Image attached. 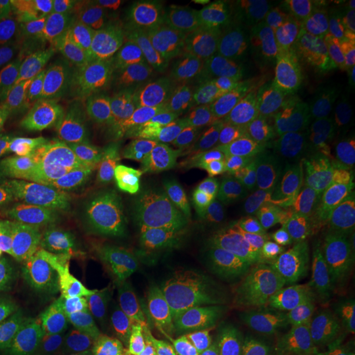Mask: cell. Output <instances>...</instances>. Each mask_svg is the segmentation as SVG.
I'll return each mask as SVG.
<instances>
[{
  "mask_svg": "<svg viewBox=\"0 0 355 355\" xmlns=\"http://www.w3.org/2000/svg\"><path fill=\"white\" fill-rule=\"evenodd\" d=\"M111 103V96L102 91L96 96L80 98L55 110L41 129L36 155L29 170L62 158L87 140L89 132Z\"/></svg>",
  "mask_w": 355,
  "mask_h": 355,
  "instance_id": "14",
  "label": "cell"
},
{
  "mask_svg": "<svg viewBox=\"0 0 355 355\" xmlns=\"http://www.w3.org/2000/svg\"><path fill=\"white\" fill-rule=\"evenodd\" d=\"M333 223L328 211L312 215H275L253 241L225 257L217 258L218 267L229 279H239L249 272L257 259L300 241L305 234L320 225Z\"/></svg>",
  "mask_w": 355,
  "mask_h": 355,
  "instance_id": "17",
  "label": "cell"
},
{
  "mask_svg": "<svg viewBox=\"0 0 355 355\" xmlns=\"http://www.w3.org/2000/svg\"><path fill=\"white\" fill-rule=\"evenodd\" d=\"M20 229V224L12 216L0 211V265L3 263L7 252Z\"/></svg>",
  "mask_w": 355,
  "mask_h": 355,
  "instance_id": "46",
  "label": "cell"
},
{
  "mask_svg": "<svg viewBox=\"0 0 355 355\" xmlns=\"http://www.w3.org/2000/svg\"><path fill=\"white\" fill-rule=\"evenodd\" d=\"M48 116L37 111L0 142V208L29 171L37 150L38 137Z\"/></svg>",
  "mask_w": 355,
  "mask_h": 355,
  "instance_id": "24",
  "label": "cell"
},
{
  "mask_svg": "<svg viewBox=\"0 0 355 355\" xmlns=\"http://www.w3.org/2000/svg\"><path fill=\"white\" fill-rule=\"evenodd\" d=\"M38 46L20 32L0 41V94L29 86L28 78L37 74Z\"/></svg>",
  "mask_w": 355,
  "mask_h": 355,
  "instance_id": "31",
  "label": "cell"
},
{
  "mask_svg": "<svg viewBox=\"0 0 355 355\" xmlns=\"http://www.w3.org/2000/svg\"><path fill=\"white\" fill-rule=\"evenodd\" d=\"M305 141L293 125L270 128L243 139L228 141L221 166L237 182L271 175L302 154Z\"/></svg>",
  "mask_w": 355,
  "mask_h": 355,
  "instance_id": "11",
  "label": "cell"
},
{
  "mask_svg": "<svg viewBox=\"0 0 355 355\" xmlns=\"http://www.w3.org/2000/svg\"><path fill=\"white\" fill-rule=\"evenodd\" d=\"M23 26L24 16L21 1L0 0V41L20 33Z\"/></svg>",
  "mask_w": 355,
  "mask_h": 355,
  "instance_id": "44",
  "label": "cell"
},
{
  "mask_svg": "<svg viewBox=\"0 0 355 355\" xmlns=\"http://www.w3.org/2000/svg\"><path fill=\"white\" fill-rule=\"evenodd\" d=\"M99 279L87 274L41 275L28 274L21 284L19 303L29 305L38 313L62 312L76 295L94 286Z\"/></svg>",
  "mask_w": 355,
  "mask_h": 355,
  "instance_id": "28",
  "label": "cell"
},
{
  "mask_svg": "<svg viewBox=\"0 0 355 355\" xmlns=\"http://www.w3.org/2000/svg\"><path fill=\"white\" fill-rule=\"evenodd\" d=\"M128 116L150 135H161L184 123L177 108L153 89L141 73L137 60L105 89Z\"/></svg>",
  "mask_w": 355,
  "mask_h": 355,
  "instance_id": "18",
  "label": "cell"
},
{
  "mask_svg": "<svg viewBox=\"0 0 355 355\" xmlns=\"http://www.w3.org/2000/svg\"><path fill=\"white\" fill-rule=\"evenodd\" d=\"M223 121L228 141L243 139L270 128L293 125L279 95L265 83L254 80L223 116Z\"/></svg>",
  "mask_w": 355,
  "mask_h": 355,
  "instance_id": "20",
  "label": "cell"
},
{
  "mask_svg": "<svg viewBox=\"0 0 355 355\" xmlns=\"http://www.w3.org/2000/svg\"><path fill=\"white\" fill-rule=\"evenodd\" d=\"M69 11L76 26L85 32H95L105 21V0H67Z\"/></svg>",
  "mask_w": 355,
  "mask_h": 355,
  "instance_id": "40",
  "label": "cell"
},
{
  "mask_svg": "<svg viewBox=\"0 0 355 355\" xmlns=\"http://www.w3.org/2000/svg\"><path fill=\"white\" fill-rule=\"evenodd\" d=\"M271 177L242 179L227 192L220 193L224 241L216 252V258L225 257L253 241L274 217L270 200Z\"/></svg>",
  "mask_w": 355,
  "mask_h": 355,
  "instance_id": "13",
  "label": "cell"
},
{
  "mask_svg": "<svg viewBox=\"0 0 355 355\" xmlns=\"http://www.w3.org/2000/svg\"><path fill=\"white\" fill-rule=\"evenodd\" d=\"M338 155L346 164H355V120L346 130Z\"/></svg>",
  "mask_w": 355,
  "mask_h": 355,
  "instance_id": "47",
  "label": "cell"
},
{
  "mask_svg": "<svg viewBox=\"0 0 355 355\" xmlns=\"http://www.w3.org/2000/svg\"><path fill=\"white\" fill-rule=\"evenodd\" d=\"M150 38L146 28L103 26L95 31L89 55L76 76L86 85L96 83L103 91L133 64Z\"/></svg>",
  "mask_w": 355,
  "mask_h": 355,
  "instance_id": "15",
  "label": "cell"
},
{
  "mask_svg": "<svg viewBox=\"0 0 355 355\" xmlns=\"http://www.w3.org/2000/svg\"><path fill=\"white\" fill-rule=\"evenodd\" d=\"M154 3L150 0H105L104 26L146 28Z\"/></svg>",
  "mask_w": 355,
  "mask_h": 355,
  "instance_id": "35",
  "label": "cell"
},
{
  "mask_svg": "<svg viewBox=\"0 0 355 355\" xmlns=\"http://www.w3.org/2000/svg\"><path fill=\"white\" fill-rule=\"evenodd\" d=\"M250 80L270 86L279 95L292 124L306 140L328 144L337 132V124L322 114L306 95L293 62L267 57H248Z\"/></svg>",
  "mask_w": 355,
  "mask_h": 355,
  "instance_id": "12",
  "label": "cell"
},
{
  "mask_svg": "<svg viewBox=\"0 0 355 355\" xmlns=\"http://www.w3.org/2000/svg\"><path fill=\"white\" fill-rule=\"evenodd\" d=\"M328 48L355 62V11H343L330 21Z\"/></svg>",
  "mask_w": 355,
  "mask_h": 355,
  "instance_id": "38",
  "label": "cell"
},
{
  "mask_svg": "<svg viewBox=\"0 0 355 355\" xmlns=\"http://www.w3.org/2000/svg\"><path fill=\"white\" fill-rule=\"evenodd\" d=\"M70 329L62 312L13 315L0 321V355H48Z\"/></svg>",
  "mask_w": 355,
  "mask_h": 355,
  "instance_id": "21",
  "label": "cell"
},
{
  "mask_svg": "<svg viewBox=\"0 0 355 355\" xmlns=\"http://www.w3.org/2000/svg\"><path fill=\"white\" fill-rule=\"evenodd\" d=\"M190 336L173 334L146 338L120 355H179Z\"/></svg>",
  "mask_w": 355,
  "mask_h": 355,
  "instance_id": "41",
  "label": "cell"
},
{
  "mask_svg": "<svg viewBox=\"0 0 355 355\" xmlns=\"http://www.w3.org/2000/svg\"><path fill=\"white\" fill-rule=\"evenodd\" d=\"M355 272V239L327 253L312 282L318 286H343Z\"/></svg>",
  "mask_w": 355,
  "mask_h": 355,
  "instance_id": "34",
  "label": "cell"
},
{
  "mask_svg": "<svg viewBox=\"0 0 355 355\" xmlns=\"http://www.w3.org/2000/svg\"><path fill=\"white\" fill-rule=\"evenodd\" d=\"M241 321L240 288L223 286L205 297L203 316L195 329L193 355H229V341Z\"/></svg>",
  "mask_w": 355,
  "mask_h": 355,
  "instance_id": "22",
  "label": "cell"
},
{
  "mask_svg": "<svg viewBox=\"0 0 355 355\" xmlns=\"http://www.w3.org/2000/svg\"><path fill=\"white\" fill-rule=\"evenodd\" d=\"M62 313L71 327L108 330L144 340L184 334L155 318L135 287L123 280H98L76 295Z\"/></svg>",
  "mask_w": 355,
  "mask_h": 355,
  "instance_id": "4",
  "label": "cell"
},
{
  "mask_svg": "<svg viewBox=\"0 0 355 355\" xmlns=\"http://www.w3.org/2000/svg\"><path fill=\"white\" fill-rule=\"evenodd\" d=\"M353 239H355V229L330 223L311 230L300 241L315 248L322 254H327L352 241Z\"/></svg>",
  "mask_w": 355,
  "mask_h": 355,
  "instance_id": "39",
  "label": "cell"
},
{
  "mask_svg": "<svg viewBox=\"0 0 355 355\" xmlns=\"http://www.w3.org/2000/svg\"><path fill=\"white\" fill-rule=\"evenodd\" d=\"M286 345L249 330L237 329L229 341V355H282Z\"/></svg>",
  "mask_w": 355,
  "mask_h": 355,
  "instance_id": "37",
  "label": "cell"
},
{
  "mask_svg": "<svg viewBox=\"0 0 355 355\" xmlns=\"http://www.w3.org/2000/svg\"><path fill=\"white\" fill-rule=\"evenodd\" d=\"M154 316L170 329L191 336L203 316L205 297L183 290L179 284L135 287Z\"/></svg>",
  "mask_w": 355,
  "mask_h": 355,
  "instance_id": "25",
  "label": "cell"
},
{
  "mask_svg": "<svg viewBox=\"0 0 355 355\" xmlns=\"http://www.w3.org/2000/svg\"><path fill=\"white\" fill-rule=\"evenodd\" d=\"M148 132L117 116L92 137L86 182L79 199L114 200L139 184Z\"/></svg>",
  "mask_w": 355,
  "mask_h": 355,
  "instance_id": "3",
  "label": "cell"
},
{
  "mask_svg": "<svg viewBox=\"0 0 355 355\" xmlns=\"http://www.w3.org/2000/svg\"><path fill=\"white\" fill-rule=\"evenodd\" d=\"M128 225L127 216L114 200L78 199L45 237L41 252L55 262H85L111 253Z\"/></svg>",
  "mask_w": 355,
  "mask_h": 355,
  "instance_id": "5",
  "label": "cell"
},
{
  "mask_svg": "<svg viewBox=\"0 0 355 355\" xmlns=\"http://www.w3.org/2000/svg\"><path fill=\"white\" fill-rule=\"evenodd\" d=\"M306 95L333 123L355 114V62L325 48L293 62Z\"/></svg>",
  "mask_w": 355,
  "mask_h": 355,
  "instance_id": "9",
  "label": "cell"
},
{
  "mask_svg": "<svg viewBox=\"0 0 355 355\" xmlns=\"http://www.w3.org/2000/svg\"><path fill=\"white\" fill-rule=\"evenodd\" d=\"M329 215L333 223L355 229V173L350 174L338 199L330 207Z\"/></svg>",
  "mask_w": 355,
  "mask_h": 355,
  "instance_id": "43",
  "label": "cell"
},
{
  "mask_svg": "<svg viewBox=\"0 0 355 355\" xmlns=\"http://www.w3.org/2000/svg\"><path fill=\"white\" fill-rule=\"evenodd\" d=\"M250 83L248 54L237 45L212 48L191 62L180 99L187 120H216L227 114Z\"/></svg>",
  "mask_w": 355,
  "mask_h": 355,
  "instance_id": "7",
  "label": "cell"
},
{
  "mask_svg": "<svg viewBox=\"0 0 355 355\" xmlns=\"http://www.w3.org/2000/svg\"><path fill=\"white\" fill-rule=\"evenodd\" d=\"M343 288L355 296V272L353 274V277L343 284Z\"/></svg>",
  "mask_w": 355,
  "mask_h": 355,
  "instance_id": "48",
  "label": "cell"
},
{
  "mask_svg": "<svg viewBox=\"0 0 355 355\" xmlns=\"http://www.w3.org/2000/svg\"><path fill=\"white\" fill-rule=\"evenodd\" d=\"M189 3L191 7L203 13L207 17H216L228 21L239 16L245 4L241 0H196Z\"/></svg>",
  "mask_w": 355,
  "mask_h": 355,
  "instance_id": "45",
  "label": "cell"
},
{
  "mask_svg": "<svg viewBox=\"0 0 355 355\" xmlns=\"http://www.w3.org/2000/svg\"><path fill=\"white\" fill-rule=\"evenodd\" d=\"M150 36L193 62L211 51V21L190 3H154L146 26Z\"/></svg>",
  "mask_w": 355,
  "mask_h": 355,
  "instance_id": "16",
  "label": "cell"
},
{
  "mask_svg": "<svg viewBox=\"0 0 355 355\" xmlns=\"http://www.w3.org/2000/svg\"><path fill=\"white\" fill-rule=\"evenodd\" d=\"M228 136L223 117L187 120L161 135L148 133L139 184L155 198L198 187L223 165Z\"/></svg>",
  "mask_w": 355,
  "mask_h": 355,
  "instance_id": "1",
  "label": "cell"
},
{
  "mask_svg": "<svg viewBox=\"0 0 355 355\" xmlns=\"http://www.w3.org/2000/svg\"><path fill=\"white\" fill-rule=\"evenodd\" d=\"M330 20L315 1L271 3L253 26V46L248 57L296 62L328 48Z\"/></svg>",
  "mask_w": 355,
  "mask_h": 355,
  "instance_id": "6",
  "label": "cell"
},
{
  "mask_svg": "<svg viewBox=\"0 0 355 355\" xmlns=\"http://www.w3.org/2000/svg\"><path fill=\"white\" fill-rule=\"evenodd\" d=\"M174 230L162 202L144 204L111 252L120 280L132 287L179 284Z\"/></svg>",
  "mask_w": 355,
  "mask_h": 355,
  "instance_id": "2",
  "label": "cell"
},
{
  "mask_svg": "<svg viewBox=\"0 0 355 355\" xmlns=\"http://www.w3.org/2000/svg\"><path fill=\"white\" fill-rule=\"evenodd\" d=\"M324 255L315 248L299 241L286 249L261 257L250 266L248 274L312 282Z\"/></svg>",
  "mask_w": 355,
  "mask_h": 355,
  "instance_id": "29",
  "label": "cell"
},
{
  "mask_svg": "<svg viewBox=\"0 0 355 355\" xmlns=\"http://www.w3.org/2000/svg\"><path fill=\"white\" fill-rule=\"evenodd\" d=\"M318 284L306 280L268 278L248 297L246 316L284 322Z\"/></svg>",
  "mask_w": 355,
  "mask_h": 355,
  "instance_id": "26",
  "label": "cell"
},
{
  "mask_svg": "<svg viewBox=\"0 0 355 355\" xmlns=\"http://www.w3.org/2000/svg\"><path fill=\"white\" fill-rule=\"evenodd\" d=\"M350 177L338 154H324L272 175L270 200L274 216L312 215L328 211Z\"/></svg>",
  "mask_w": 355,
  "mask_h": 355,
  "instance_id": "8",
  "label": "cell"
},
{
  "mask_svg": "<svg viewBox=\"0 0 355 355\" xmlns=\"http://www.w3.org/2000/svg\"><path fill=\"white\" fill-rule=\"evenodd\" d=\"M66 157L29 170L0 211L12 216L21 229L53 216L51 198L54 182Z\"/></svg>",
  "mask_w": 355,
  "mask_h": 355,
  "instance_id": "23",
  "label": "cell"
},
{
  "mask_svg": "<svg viewBox=\"0 0 355 355\" xmlns=\"http://www.w3.org/2000/svg\"><path fill=\"white\" fill-rule=\"evenodd\" d=\"M36 98L37 91L29 86L0 94V135L26 117Z\"/></svg>",
  "mask_w": 355,
  "mask_h": 355,
  "instance_id": "36",
  "label": "cell"
},
{
  "mask_svg": "<svg viewBox=\"0 0 355 355\" xmlns=\"http://www.w3.org/2000/svg\"><path fill=\"white\" fill-rule=\"evenodd\" d=\"M26 272L16 268H0V315L19 306V296Z\"/></svg>",
  "mask_w": 355,
  "mask_h": 355,
  "instance_id": "42",
  "label": "cell"
},
{
  "mask_svg": "<svg viewBox=\"0 0 355 355\" xmlns=\"http://www.w3.org/2000/svg\"><path fill=\"white\" fill-rule=\"evenodd\" d=\"M170 216L175 232L192 248L220 249L224 241L220 193L204 187L182 191L173 198Z\"/></svg>",
  "mask_w": 355,
  "mask_h": 355,
  "instance_id": "19",
  "label": "cell"
},
{
  "mask_svg": "<svg viewBox=\"0 0 355 355\" xmlns=\"http://www.w3.org/2000/svg\"><path fill=\"white\" fill-rule=\"evenodd\" d=\"M92 137L83 141L78 148L67 154L64 164L61 166L58 175L54 182L53 198H51V212L53 216L58 215L61 208L70 205L80 198L86 182L87 173V157Z\"/></svg>",
  "mask_w": 355,
  "mask_h": 355,
  "instance_id": "33",
  "label": "cell"
},
{
  "mask_svg": "<svg viewBox=\"0 0 355 355\" xmlns=\"http://www.w3.org/2000/svg\"><path fill=\"white\" fill-rule=\"evenodd\" d=\"M137 62L148 83L182 114L180 99L186 76L190 69V61L157 42L150 36L141 51Z\"/></svg>",
  "mask_w": 355,
  "mask_h": 355,
  "instance_id": "27",
  "label": "cell"
},
{
  "mask_svg": "<svg viewBox=\"0 0 355 355\" xmlns=\"http://www.w3.org/2000/svg\"><path fill=\"white\" fill-rule=\"evenodd\" d=\"M95 32H87L80 37L49 46H38L37 76L64 78L76 76L89 55Z\"/></svg>",
  "mask_w": 355,
  "mask_h": 355,
  "instance_id": "32",
  "label": "cell"
},
{
  "mask_svg": "<svg viewBox=\"0 0 355 355\" xmlns=\"http://www.w3.org/2000/svg\"><path fill=\"white\" fill-rule=\"evenodd\" d=\"M141 341L144 338L123 333L71 327L48 355H120Z\"/></svg>",
  "mask_w": 355,
  "mask_h": 355,
  "instance_id": "30",
  "label": "cell"
},
{
  "mask_svg": "<svg viewBox=\"0 0 355 355\" xmlns=\"http://www.w3.org/2000/svg\"><path fill=\"white\" fill-rule=\"evenodd\" d=\"M355 318V299L331 287L316 286L282 325L286 346H316L349 334Z\"/></svg>",
  "mask_w": 355,
  "mask_h": 355,
  "instance_id": "10",
  "label": "cell"
}]
</instances>
